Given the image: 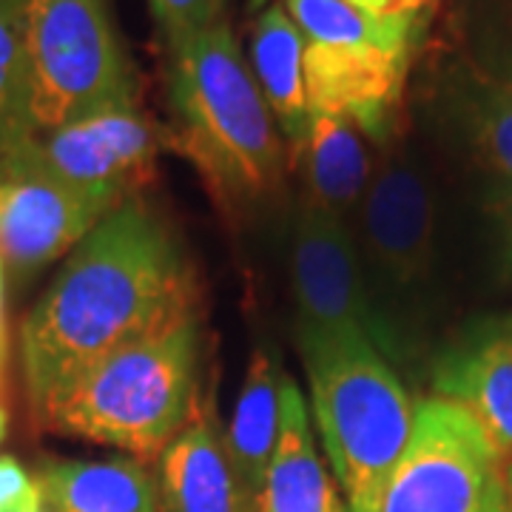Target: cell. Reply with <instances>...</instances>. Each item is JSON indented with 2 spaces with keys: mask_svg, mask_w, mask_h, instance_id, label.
I'll return each instance as SVG.
<instances>
[{
  "mask_svg": "<svg viewBox=\"0 0 512 512\" xmlns=\"http://www.w3.org/2000/svg\"><path fill=\"white\" fill-rule=\"evenodd\" d=\"M3 436H6V410L0 407V441H3Z\"/></svg>",
  "mask_w": 512,
  "mask_h": 512,
  "instance_id": "obj_25",
  "label": "cell"
},
{
  "mask_svg": "<svg viewBox=\"0 0 512 512\" xmlns=\"http://www.w3.org/2000/svg\"><path fill=\"white\" fill-rule=\"evenodd\" d=\"M441 399L461 404L501 458L512 461V319L490 322L447 350L433 370Z\"/></svg>",
  "mask_w": 512,
  "mask_h": 512,
  "instance_id": "obj_12",
  "label": "cell"
},
{
  "mask_svg": "<svg viewBox=\"0 0 512 512\" xmlns=\"http://www.w3.org/2000/svg\"><path fill=\"white\" fill-rule=\"evenodd\" d=\"M279 441L265 478L259 512H350L336 481L313 447L308 407L293 379L282 373Z\"/></svg>",
  "mask_w": 512,
  "mask_h": 512,
  "instance_id": "obj_14",
  "label": "cell"
},
{
  "mask_svg": "<svg viewBox=\"0 0 512 512\" xmlns=\"http://www.w3.org/2000/svg\"><path fill=\"white\" fill-rule=\"evenodd\" d=\"M413 49L390 40L305 43L308 106L319 114L348 117L362 134L382 143L402 100Z\"/></svg>",
  "mask_w": 512,
  "mask_h": 512,
  "instance_id": "obj_11",
  "label": "cell"
},
{
  "mask_svg": "<svg viewBox=\"0 0 512 512\" xmlns=\"http://www.w3.org/2000/svg\"><path fill=\"white\" fill-rule=\"evenodd\" d=\"M160 504L163 512H259L231 464L211 399L160 458Z\"/></svg>",
  "mask_w": 512,
  "mask_h": 512,
  "instance_id": "obj_13",
  "label": "cell"
},
{
  "mask_svg": "<svg viewBox=\"0 0 512 512\" xmlns=\"http://www.w3.org/2000/svg\"><path fill=\"white\" fill-rule=\"evenodd\" d=\"M362 15L382 26L387 35L399 37L410 46H419L427 32L439 0H350Z\"/></svg>",
  "mask_w": 512,
  "mask_h": 512,
  "instance_id": "obj_22",
  "label": "cell"
},
{
  "mask_svg": "<svg viewBox=\"0 0 512 512\" xmlns=\"http://www.w3.org/2000/svg\"><path fill=\"white\" fill-rule=\"evenodd\" d=\"M137 100L140 77L111 0H23V94L3 148Z\"/></svg>",
  "mask_w": 512,
  "mask_h": 512,
  "instance_id": "obj_5",
  "label": "cell"
},
{
  "mask_svg": "<svg viewBox=\"0 0 512 512\" xmlns=\"http://www.w3.org/2000/svg\"><path fill=\"white\" fill-rule=\"evenodd\" d=\"M37 481L49 512H157V490L140 461H60Z\"/></svg>",
  "mask_w": 512,
  "mask_h": 512,
  "instance_id": "obj_17",
  "label": "cell"
},
{
  "mask_svg": "<svg viewBox=\"0 0 512 512\" xmlns=\"http://www.w3.org/2000/svg\"><path fill=\"white\" fill-rule=\"evenodd\" d=\"M379 512H507L504 458L461 404L419 402Z\"/></svg>",
  "mask_w": 512,
  "mask_h": 512,
  "instance_id": "obj_6",
  "label": "cell"
},
{
  "mask_svg": "<svg viewBox=\"0 0 512 512\" xmlns=\"http://www.w3.org/2000/svg\"><path fill=\"white\" fill-rule=\"evenodd\" d=\"M123 202L46 177L0 180V265L29 276L74 251Z\"/></svg>",
  "mask_w": 512,
  "mask_h": 512,
  "instance_id": "obj_10",
  "label": "cell"
},
{
  "mask_svg": "<svg viewBox=\"0 0 512 512\" xmlns=\"http://www.w3.org/2000/svg\"><path fill=\"white\" fill-rule=\"evenodd\" d=\"M507 512H512V464L507 467Z\"/></svg>",
  "mask_w": 512,
  "mask_h": 512,
  "instance_id": "obj_24",
  "label": "cell"
},
{
  "mask_svg": "<svg viewBox=\"0 0 512 512\" xmlns=\"http://www.w3.org/2000/svg\"><path fill=\"white\" fill-rule=\"evenodd\" d=\"M296 160L305 171V200L350 222L373 177L362 128L348 117L313 111L308 137L296 151Z\"/></svg>",
  "mask_w": 512,
  "mask_h": 512,
  "instance_id": "obj_15",
  "label": "cell"
},
{
  "mask_svg": "<svg viewBox=\"0 0 512 512\" xmlns=\"http://www.w3.org/2000/svg\"><path fill=\"white\" fill-rule=\"evenodd\" d=\"M510 89H512V86H510Z\"/></svg>",
  "mask_w": 512,
  "mask_h": 512,
  "instance_id": "obj_29",
  "label": "cell"
},
{
  "mask_svg": "<svg viewBox=\"0 0 512 512\" xmlns=\"http://www.w3.org/2000/svg\"><path fill=\"white\" fill-rule=\"evenodd\" d=\"M470 128L478 154L512 183V89H478L470 103Z\"/></svg>",
  "mask_w": 512,
  "mask_h": 512,
  "instance_id": "obj_19",
  "label": "cell"
},
{
  "mask_svg": "<svg viewBox=\"0 0 512 512\" xmlns=\"http://www.w3.org/2000/svg\"><path fill=\"white\" fill-rule=\"evenodd\" d=\"M168 146L197 165L222 202L274 194L285 146L228 20L168 49Z\"/></svg>",
  "mask_w": 512,
  "mask_h": 512,
  "instance_id": "obj_2",
  "label": "cell"
},
{
  "mask_svg": "<svg viewBox=\"0 0 512 512\" xmlns=\"http://www.w3.org/2000/svg\"><path fill=\"white\" fill-rule=\"evenodd\" d=\"M154 23L163 35L165 52L188 37L200 35L225 18L228 0H148Z\"/></svg>",
  "mask_w": 512,
  "mask_h": 512,
  "instance_id": "obj_21",
  "label": "cell"
},
{
  "mask_svg": "<svg viewBox=\"0 0 512 512\" xmlns=\"http://www.w3.org/2000/svg\"><path fill=\"white\" fill-rule=\"evenodd\" d=\"M200 291L177 237L148 205L123 202L83 239L20 330L35 416L89 367L197 313Z\"/></svg>",
  "mask_w": 512,
  "mask_h": 512,
  "instance_id": "obj_1",
  "label": "cell"
},
{
  "mask_svg": "<svg viewBox=\"0 0 512 512\" xmlns=\"http://www.w3.org/2000/svg\"><path fill=\"white\" fill-rule=\"evenodd\" d=\"M163 146H168V128L154 123L137 100L3 148L0 177H46L80 191L131 200L134 188L154 177Z\"/></svg>",
  "mask_w": 512,
  "mask_h": 512,
  "instance_id": "obj_7",
  "label": "cell"
},
{
  "mask_svg": "<svg viewBox=\"0 0 512 512\" xmlns=\"http://www.w3.org/2000/svg\"><path fill=\"white\" fill-rule=\"evenodd\" d=\"M433 242L436 202L430 183L407 157H390L373 171L359 202L356 239L379 311L384 313L387 299H404L430 279L436 254Z\"/></svg>",
  "mask_w": 512,
  "mask_h": 512,
  "instance_id": "obj_9",
  "label": "cell"
},
{
  "mask_svg": "<svg viewBox=\"0 0 512 512\" xmlns=\"http://www.w3.org/2000/svg\"><path fill=\"white\" fill-rule=\"evenodd\" d=\"M279 387H282V370L271 359V353H265L262 348L254 350L248 376L234 407V419L225 433V444L239 481L256 507L262 501L265 478L279 441V419H282Z\"/></svg>",
  "mask_w": 512,
  "mask_h": 512,
  "instance_id": "obj_18",
  "label": "cell"
},
{
  "mask_svg": "<svg viewBox=\"0 0 512 512\" xmlns=\"http://www.w3.org/2000/svg\"><path fill=\"white\" fill-rule=\"evenodd\" d=\"M507 225H510V239H512V191H510V200H507Z\"/></svg>",
  "mask_w": 512,
  "mask_h": 512,
  "instance_id": "obj_26",
  "label": "cell"
},
{
  "mask_svg": "<svg viewBox=\"0 0 512 512\" xmlns=\"http://www.w3.org/2000/svg\"><path fill=\"white\" fill-rule=\"evenodd\" d=\"M23 94V0H0V148L18 123Z\"/></svg>",
  "mask_w": 512,
  "mask_h": 512,
  "instance_id": "obj_20",
  "label": "cell"
},
{
  "mask_svg": "<svg viewBox=\"0 0 512 512\" xmlns=\"http://www.w3.org/2000/svg\"><path fill=\"white\" fill-rule=\"evenodd\" d=\"M200 316L154 330L89 367L37 421L46 430L163 458L200 410Z\"/></svg>",
  "mask_w": 512,
  "mask_h": 512,
  "instance_id": "obj_3",
  "label": "cell"
},
{
  "mask_svg": "<svg viewBox=\"0 0 512 512\" xmlns=\"http://www.w3.org/2000/svg\"><path fill=\"white\" fill-rule=\"evenodd\" d=\"M43 504L40 481L23 470L18 458L0 456V512L32 510Z\"/></svg>",
  "mask_w": 512,
  "mask_h": 512,
  "instance_id": "obj_23",
  "label": "cell"
},
{
  "mask_svg": "<svg viewBox=\"0 0 512 512\" xmlns=\"http://www.w3.org/2000/svg\"><path fill=\"white\" fill-rule=\"evenodd\" d=\"M268 0H248V6H254V9H259V6H265Z\"/></svg>",
  "mask_w": 512,
  "mask_h": 512,
  "instance_id": "obj_28",
  "label": "cell"
},
{
  "mask_svg": "<svg viewBox=\"0 0 512 512\" xmlns=\"http://www.w3.org/2000/svg\"><path fill=\"white\" fill-rule=\"evenodd\" d=\"M293 296L299 328H353L384 359H402V333L379 311L350 222L302 202L293 231Z\"/></svg>",
  "mask_w": 512,
  "mask_h": 512,
  "instance_id": "obj_8",
  "label": "cell"
},
{
  "mask_svg": "<svg viewBox=\"0 0 512 512\" xmlns=\"http://www.w3.org/2000/svg\"><path fill=\"white\" fill-rule=\"evenodd\" d=\"M313 416L350 512H379L413 430L410 396L393 365L353 328H299Z\"/></svg>",
  "mask_w": 512,
  "mask_h": 512,
  "instance_id": "obj_4",
  "label": "cell"
},
{
  "mask_svg": "<svg viewBox=\"0 0 512 512\" xmlns=\"http://www.w3.org/2000/svg\"><path fill=\"white\" fill-rule=\"evenodd\" d=\"M20 512H49V507H46V501H43L40 507H32V510H20Z\"/></svg>",
  "mask_w": 512,
  "mask_h": 512,
  "instance_id": "obj_27",
  "label": "cell"
},
{
  "mask_svg": "<svg viewBox=\"0 0 512 512\" xmlns=\"http://www.w3.org/2000/svg\"><path fill=\"white\" fill-rule=\"evenodd\" d=\"M251 55L256 86L296 154L311 128V106L302 66L305 40L282 3H271L254 23Z\"/></svg>",
  "mask_w": 512,
  "mask_h": 512,
  "instance_id": "obj_16",
  "label": "cell"
}]
</instances>
